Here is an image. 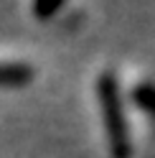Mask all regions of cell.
Listing matches in <instances>:
<instances>
[{
    "label": "cell",
    "instance_id": "cell-1",
    "mask_svg": "<svg viewBox=\"0 0 155 158\" xmlns=\"http://www.w3.org/2000/svg\"><path fill=\"white\" fill-rule=\"evenodd\" d=\"M99 100H102L104 125H107L114 156L117 158L130 156V133H127V123H122L125 120V105L120 100L117 84H114L112 77H102V82H99Z\"/></svg>",
    "mask_w": 155,
    "mask_h": 158
},
{
    "label": "cell",
    "instance_id": "cell-2",
    "mask_svg": "<svg viewBox=\"0 0 155 158\" xmlns=\"http://www.w3.org/2000/svg\"><path fill=\"white\" fill-rule=\"evenodd\" d=\"M31 77H33L31 64L10 61V59L0 61V87H23L31 82Z\"/></svg>",
    "mask_w": 155,
    "mask_h": 158
}]
</instances>
